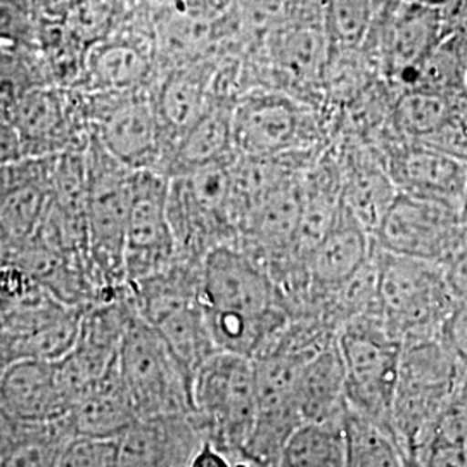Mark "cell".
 <instances>
[{
    "mask_svg": "<svg viewBox=\"0 0 467 467\" xmlns=\"http://www.w3.org/2000/svg\"><path fill=\"white\" fill-rule=\"evenodd\" d=\"M337 154L343 170V204L374 235L399 189L378 150L366 144H348Z\"/></svg>",
    "mask_w": 467,
    "mask_h": 467,
    "instance_id": "24",
    "label": "cell"
},
{
    "mask_svg": "<svg viewBox=\"0 0 467 467\" xmlns=\"http://www.w3.org/2000/svg\"><path fill=\"white\" fill-rule=\"evenodd\" d=\"M264 69L277 82L275 90L293 96L324 85L331 47L322 25L295 23L268 36Z\"/></svg>",
    "mask_w": 467,
    "mask_h": 467,
    "instance_id": "22",
    "label": "cell"
},
{
    "mask_svg": "<svg viewBox=\"0 0 467 467\" xmlns=\"http://www.w3.org/2000/svg\"><path fill=\"white\" fill-rule=\"evenodd\" d=\"M451 295L459 303H467V243L443 265Z\"/></svg>",
    "mask_w": 467,
    "mask_h": 467,
    "instance_id": "40",
    "label": "cell"
},
{
    "mask_svg": "<svg viewBox=\"0 0 467 467\" xmlns=\"http://www.w3.org/2000/svg\"><path fill=\"white\" fill-rule=\"evenodd\" d=\"M204 440L194 414L139 418L115 440L117 467H191Z\"/></svg>",
    "mask_w": 467,
    "mask_h": 467,
    "instance_id": "19",
    "label": "cell"
},
{
    "mask_svg": "<svg viewBox=\"0 0 467 467\" xmlns=\"http://www.w3.org/2000/svg\"><path fill=\"white\" fill-rule=\"evenodd\" d=\"M379 314L389 331L410 345L440 339L459 301L451 295L443 265L391 254L376 246Z\"/></svg>",
    "mask_w": 467,
    "mask_h": 467,
    "instance_id": "6",
    "label": "cell"
},
{
    "mask_svg": "<svg viewBox=\"0 0 467 467\" xmlns=\"http://www.w3.org/2000/svg\"><path fill=\"white\" fill-rule=\"evenodd\" d=\"M160 77L156 35L130 17L118 34L88 50L84 78L77 88L92 94H125L152 88Z\"/></svg>",
    "mask_w": 467,
    "mask_h": 467,
    "instance_id": "16",
    "label": "cell"
},
{
    "mask_svg": "<svg viewBox=\"0 0 467 467\" xmlns=\"http://www.w3.org/2000/svg\"><path fill=\"white\" fill-rule=\"evenodd\" d=\"M370 2H372L374 9H376V13H378V16H379V15H383L388 7H391L397 0H370Z\"/></svg>",
    "mask_w": 467,
    "mask_h": 467,
    "instance_id": "45",
    "label": "cell"
},
{
    "mask_svg": "<svg viewBox=\"0 0 467 467\" xmlns=\"http://www.w3.org/2000/svg\"><path fill=\"white\" fill-rule=\"evenodd\" d=\"M129 19L127 0H80L65 26L80 46L90 50L118 34Z\"/></svg>",
    "mask_w": 467,
    "mask_h": 467,
    "instance_id": "35",
    "label": "cell"
},
{
    "mask_svg": "<svg viewBox=\"0 0 467 467\" xmlns=\"http://www.w3.org/2000/svg\"><path fill=\"white\" fill-rule=\"evenodd\" d=\"M440 341L467 370V303H457L445 320Z\"/></svg>",
    "mask_w": 467,
    "mask_h": 467,
    "instance_id": "38",
    "label": "cell"
},
{
    "mask_svg": "<svg viewBox=\"0 0 467 467\" xmlns=\"http://www.w3.org/2000/svg\"><path fill=\"white\" fill-rule=\"evenodd\" d=\"M419 4L431 5V7H440V9H449L455 0H416Z\"/></svg>",
    "mask_w": 467,
    "mask_h": 467,
    "instance_id": "44",
    "label": "cell"
},
{
    "mask_svg": "<svg viewBox=\"0 0 467 467\" xmlns=\"http://www.w3.org/2000/svg\"><path fill=\"white\" fill-rule=\"evenodd\" d=\"M466 92H467V71H466Z\"/></svg>",
    "mask_w": 467,
    "mask_h": 467,
    "instance_id": "48",
    "label": "cell"
},
{
    "mask_svg": "<svg viewBox=\"0 0 467 467\" xmlns=\"http://www.w3.org/2000/svg\"><path fill=\"white\" fill-rule=\"evenodd\" d=\"M324 148L312 104L274 88H254L235 102V154L283 156Z\"/></svg>",
    "mask_w": 467,
    "mask_h": 467,
    "instance_id": "10",
    "label": "cell"
},
{
    "mask_svg": "<svg viewBox=\"0 0 467 467\" xmlns=\"http://www.w3.org/2000/svg\"><path fill=\"white\" fill-rule=\"evenodd\" d=\"M30 2L32 0H2L4 7H13V9H21V11H30Z\"/></svg>",
    "mask_w": 467,
    "mask_h": 467,
    "instance_id": "43",
    "label": "cell"
},
{
    "mask_svg": "<svg viewBox=\"0 0 467 467\" xmlns=\"http://www.w3.org/2000/svg\"><path fill=\"white\" fill-rule=\"evenodd\" d=\"M150 324L167 341L192 381L202 364L220 353L206 324L202 300L173 306Z\"/></svg>",
    "mask_w": 467,
    "mask_h": 467,
    "instance_id": "29",
    "label": "cell"
},
{
    "mask_svg": "<svg viewBox=\"0 0 467 467\" xmlns=\"http://www.w3.org/2000/svg\"><path fill=\"white\" fill-rule=\"evenodd\" d=\"M461 218H462V223H464V227H466L467 231V191L466 198H464V204H462V210H461Z\"/></svg>",
    "mask_w": 467,
    "mask_h": 467,
    "instance_id": "47",
    "label": "cell"
},
{
    "mask_svg": "<svg viewBox=\"0 0 467 467\" xmlns=\"http://www.w3.org/2000/svg\"><path fill=\"white\" fill-rule=\"evenodd\" d=\"M345 428L348 440L347 467H410L393 434L386 433L348 409Z\"/></svg>",
    "mask_w": 467,
    "mask_h": 467,
    "instance_id": "34",
    "label": "cell"
},
{
    "mask_svg": "<svg viewBox=\"0 0 467 467\" xmlns=\"http://www.w3.org/2000/svg\"><path fill=\"white\" fill-rule=\"evenodd\" d=\"M467 35L449 32L424 59L403 90H424L453 98L466 90Z\"/></svg>",
    "mask_w": 467,
    "mask_h": 467,
    "instance_id": "31",
    "label": "cell"
},
{
    "mask_svg": "<svg viewBox=\"0 0 467 467\" xmlns=\"http://www.w3.org/2000/svg\"><path fill=\"white\" fill-rule=\"evenodd\" d=\"M57 467H117V445L109 440L73 438Z\"/></svg>",
    "mask_w": 467,
    "mask_h": 467,
    "instance_id": "36",
    "label": "cell"
},
{
    "mask_svg": "<svg viewBox=\"0 0 467 467\" xmlns=\"http://www.w3.org/2000/svg\"><path fill=\"white\" fill-rule=\"evenodd\" d=\"M461 28L459 30H455V32H462V34L467 35V5H464V9H462V13H461ZM453 32V30H451Z\"/></svg>",
    "mask_w": 467,
    "mask_h": 467,
    "instance_id": "46",
    "label": "cell"
},
{
    "mask_svg": "<svg viewBox=\"0 0 467 467\" xmlns=\"http://www.w3.org/2000/svg\"><path fill=\"white\" fill-rule=\"evenodd\" d=\"M179 260L170 220V179L158 171H135L125 235V281L134 285Z\"/></svg>",
    "mask_w": 467,
    "mask_h": 467,
    "instance_id": "14",
    "label": "cell"
},
{
    "mask_svg": "<svg viewBox=\"0 0 467 467\" xmlns=\"http://www.w3.org/2000/svg\"><path fill=\"white\" fill-rule=\"evenodd\" d=\"M80 0H32L30 15L38 23L65 25Z\"/></svg>",
    "mask_w": 467,
    "mask_h": 467,
    "instance_id": "39",
    "label": "cell"
},
{
    "mask_svg": "<svg viewBox=\"0 0 467 467\" xmlns=\"http://www.w3.org/2000/svg\"><path fill=\"white\" fill-rule=\"evenodd\" d=\"M202 306L253 320H291L267 265L237 243L212 251L201 265Z\"/></svg>",
    "mask_w": 467,
    "mask_h": 467,
    "instance_id": "12",
    "label": "cell"
},
{
    "mask_svg": "<svg viewBox=\"0 0 467 467\" xmlns=\"http://www.w3.org/2000/svg\"><path fill=\"white\" fill-rule=\"evenodd\" d=\"M118 368L139 418L192 414V378L150 322L139 314L123 337Z\"/></svg>",
    "mask_w": 467,
    "mask_h": 467,
    "instance_id": "9",
    "label": "cell"
},
{
    "mask_svg": "<svg viewBox=\"0 0 467 467\" xmlns=\"http://www.w3.org/2000/svg\"><path fill=\"white\" fill-rule=\"evenodd\" d=\"M57 156L26 158L2 165L0 235L2 253L16 250L34 237L54 200Z\"/></svg>",
    "mask_w": 467,
    "mask_h": 467,
    "instance_id": "17",
    "label": "cell"
},
{
    "mask_svg": "<svg viewBox=\"0 0 467 467\" xmlns=\"http://www.w3.org/2000/svg\"><path fill=\"white\" fill-rule=\"evenodd\" d=\"M399 192L462 210L467 191V163L416 142H400L383 156Z\"/></svg>",
    "mask_w": 467,
    "mask_h": 467,
    "instance_id": "18",
    "label": "cell"
},
{
    "mask_svg": "<svg viewBox=\"0 0 467 467\" xmlns=\"http://www.w3.org/2000/svg\"><path fill=\"white\" fill-rule=\"evenodd\" d=\"M453 117L451 98L424 90H401L393 108V125L405 142H419Z\"/></svg>",
    "mask_w": 467,
    "mask_h": 467,
    "instance_id": "32",
    "label": "cell"
},
{
    "mask_svg": "<svg viewBox=\"0 0 467 467\" xmlns=\"http://www.w3.org/2000/svg\"><path fill=\"white\" fill-rule=\"evenodd\" d=\"M139 419L118 360L90 384L67 416L75 438L115 441Z\"/></svg>",
    "mask_w": 467,
    "mask_h": 467,
    "instance_id": "25",
    "label": "cell"
},
{
    "mask_svg": "<svg viewBox=\"0 0 467 467\" xmlns=\"http://www.w3.org/2000/svg\"><path fill=\"white\" fill-rule=\"evenodd\" d=\"M0 467H57L67 443L75 438L67 418L30 422L2 416Z\"/></svg>",
    "mask_w": 467,
    "mask_h": 467,
    "instance_id": "27",
    "label": "cell"
},
{
    "mask_svg": "<svg viewBox=\"0 0 467 467\" xmlns=\"http://www.w3.org/2000/svg\"><path fill=\"white\" fill-rule=\"evenodd\" d=\"M347 466L348 440L345 416L303 422L287 440L277 462V467Z\"/></svg>",
    "mask_w": 467,
    "mask_h": 467,
    "instance_id": "30",
    "label": "cell"
},
{
    "mask_svg": "<svg viewBox=\"0 0 467 467\" xmlns=\"http://www.w3.org/2000/svg\"><path fill=\"white\" fill-rule=\"evenodd\" d=\"M90 137L92 125L80 88L38 87L2 104V165L87 150Z\"/></svg>",
    "mask_w": 467,
    "mask_h": 467,
    "instance_id": "3",
    "label": "cell"
},
{
    "mask_svg": "<svg viewBox=\"0 0 467 467\" xmlns=\"http://www.w3.org/2000/svg\"><path fill=\"white\" fill-rule=\"evenodd\" d=\"M322 28L331 50L364 49L378 13L370 0H326Z\"/></svg>",
    "mask_w": 467,
    "mask_h": 467,
    "instance_id": "33",
    "label": "cell"
},
{
    "mask_svg": "<svg viewBox=\"0 0 467 467\" xmlns=\"http://www.w3.org/2000/svg\"><path fill=\"white\" fill-rule=\"evenodd\" d=\"M192 407L206 440L233 461L243 457L258 410L253 360L231 353L206 360L194 376Z\"/></svg>",
    "mask_w": 467,
    "mask_h": 467,
    "instance_id": "7",
    "label": "cell"
},
{
    "mask_svg": "<svg viewBox=\"0 0 467 467\" xmlns=\"http://www.w3.org/2000/svg\"><path fill=\"white\" fill-rule=\"evenodd\" d=\"M345 399L353 414L393 434V400L403 345L379 312L353 318L337 334ZM395 436V434H393Z\"/></svg>",
    "mask_w": 467,
    "mask_h": 467,
    "instance_id": "4",
    "label": "cell"
},
{
    "mask_svg": "<svg viewBox=\"0 0 467 467\" xmlns=\"http://www.w3.org/2000/svg\"><path fill=\"white\" fill-rule=\"evenodd\" d=\"M85 160L88 258L108 296L115 298L129 287L123 258L135 171L104 150L94 134Z\"/></svg>",
    "mask_w": 467,
    "mask_h": 467,
    "instance_id": "5",
    "label": "cell"
},
{
    "mask_svg": "<svg viewBox=\"0 0 467 467\" xmlns=\"http://www.w3.org/2000/svg\"><path fill=\"white\" fill-rule=\"evenodd\" d=\"M152 88L125 94L85 92V100L92 134L104 150L134 171L163 173L167 140Z\"/></svg>",
    "mask_w": 467,
    "mask_h": 467,
    "instance_id": "11",
    "label": "cell"
},
{
    "mask_svg": "<svg viewBox=\"0 0 467 467\" xmlns=\"http://www.w3.org/2000/svg\"><path fill=\"white\" fill-rule=\"evenodd\" d=\"M372 237L386 253L445 265L466 244L467 231L459 212L399 192Z\"/></svg>",
    "mask_w": 467,
    "mask_h": 467,
    "instance_id": "13",
    "label": "cell"
},
{
    "mask_svg": "<svg viewBox=\"0 0 467 467\" xmlns=\"http://www.w3.org/2000/svg\"><path fill=\"white\" fill-rule=\"evenodd\" d=\"M191 467H234V462L227 453L218 451L212 441L204 440L200 451H196Z\"/></svg>",
    "mask_w": 467,
    "mask_h": 467,
    "instance_id": "42",
    "label": "cell"
},
{
    "mask_svg": "<svg viewBox=\"0 0 467 467\" xmlns=\"http://www.w3.org/2000/svg\"><path fill=\"white\" fill-rule=\"evenodd\" d=\"M234 158L170 179V220L179 260L202 264L218 246L235 243Z\"/></svg>",
    "mask_w": 467,
    "mask_h": 467,
    "instance_id": "8",
    "label": "cell"
},
{
    "mask_svg": "<svg viewBox=\"0 0 467 467\" xmlns=\"http://www.w3.org/2000/svg\"><path fill=\"white\" fill-rule=\"evenodd\" d=\"M372 253V234L343 204L331 231L306 258L310 281V312L306 317L317 316L318 306L348 283L368 264Z\"/></svg>",
    "mask_w": 467,
    "mask_h": 467,
    "instance_id": "20",
    "label": "cell"
},
{
    "mask_svg": "<svg viewBox=\"0 0 467 467\" xmlns=\"http://www.w3.org/2000/svg\"><path fill=\"white\" fill-rule=\"evenodd\" d=\"M445 9L397 0L376 19L378 57L386 77L401 85L410 84L424 59L449 34Z\"/></svg>",
    "mask_w": 467,
    "mask_h": 467,
    "instance_id": "15",
    "label": "cell"
},
{
    "mask_svg": "<svg viewBox=\"0 0 467 467\" xmlns=\"http://www.w3.org/2000/svg\"><path fill=\"white\" fill-rule=\"evenodd\" d=\"M438 431L449 434L451 438L462 441L467 447V388Z\"/></svg>",
    "mask_w": 467,
    "mask_h": 467,
    "instance_id": "41",
    "label": "cell"
},
{
    "mask_svg": "<svg viewBox=\"0 0 467 467\" xmlns=\"http://www.w3.org/2000/svg\"><path fill=\"white\" fill-rule=\"evenodd\" d=\"M85 310L57 300L30 274L2 265L0 368L17 360L65 358L78 339Z\"/></svg>",
    "mask_w": 467,
    "mask_h": 467,
    "instance_id": "2",
    "label": "cell"
},
{
    "mask_svg": "<svg viewBox=\"0 0 467 467\" xmlns=\"http://www.w3.org/2000/svg\"><path fill=\"white\" fill-rule=\"evenodd\" d=\"M298 407L305 422L345 416V368L337 341L301 368Z\"/></svg>",
    "mask_w": 467,
    "mask_h": 467,
    "instance_id": "28",
    "label": "cell"
},
{
    "mask_svg": "<svg viewBox=\"0 0 467 467\" xmlns=\"http://www.w3.org/2000/svg\"><path fill=\"white\" fill-rule=\"evenodd\" d=\"M466 388V368L440 339L403 345L391 426L410 467L424 464L440 426Z\"/></svg>",
    "mask_w": 467,
    "mask_h": 467,
    "instance_id": "1",
    "label": "cell"
},
{
    "mask_svg": "<svg viewBox=\"0 0 467 467\" xmlns=\"http://www.w3.org/2000/svg\"><path fill=\"white\" fill-rule=\"evenodd\" d=\"M217 61L218 56H213L168 69L154 85V102L167 140V161L177 142L204 115L213 99Z\"/></svg>",
    "mask_w": 467,
    "mask_h": 467,
    "instance_id": "23",
    "label": "cell"
},
{
    "mask_svg": "<svg viewBox=\"0 0 467 467\" xmlns=\"http://www.w3.org/2000/svg\"><path fill=\"white\" fill-rule=\"evenodd\" d=\"M416 144L440 150L443 154H449L451 158H457L467 163V125L455 115L436 132L424 137Z\"/></svg>",
    "mask_w": 467,
    "mask_h": 467,
    "instance_id": "37",
    "label": "cell"
},
{
    "mask_svg": "<svg viewBox=\"0 0 467 467\" xmlns=\"http://www.w3.org/2000/svg\"><path fill=\"white\" fill-rule=\"evenodd\" d=\"M234 100L213 96L204 115L171 150L163 175L173 179L234 158Z\"/></svg>",
    "mask_w": 467,
    "mask_h": 467,
    "instance_id": "26",
    "label": "cell"
},
{
    "mask_svg": "<svg viewBox=\"0 0 467 467\" xmlns=\"http://www.w3.org/2000/svg\"><path fill=\"white\" fill-rule=\"evenodd\" d=\"M71 401L57 362L17 360L2 368L0 414L17 420L50 422L67 418Z\"/></svg>",
    "mask_w": 467,
    "mask_h": 467,
    "instance_id": "21",
    "label": "cell"
}]
</instances>
